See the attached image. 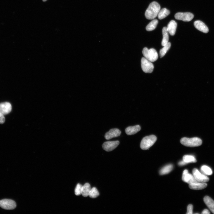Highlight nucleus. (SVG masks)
Masks as SVG:
<instances>
[{"instance_id": "1", "label": "nucleus", "mask_w": 214, "mask_h": 214, "mask_svg": "<svg viewBox=\"0 0 214 214\" xmlns=\"http://www.w3.org/2000/svg\"><path fill=\"white\" fill-rule=\"evenodd\" d=\"M160 9V6L158 3L152 2L145 11V15L146 18L149 20L154 19L157 17Z\"/></svg>"}, {"instance_id": "2", "label": "nucleus", "mask_w": 214, "mask_h": 214, "mask_svg": "<svg viewBox=\"0 0 214 214\" xmlns=\"http://www.w3.org/2000/svg\"><path fill=\"white\" fill-rule=\"evenodd\" d=\"M180 142L184 145L190 147H194L201 146L202 143V140L198 138H184L181 139Z\"/></svg>"}, {"instance_id": "3", "label": "nucleus", "mask_w": 214, "mask_h": 214, "mask_svg": "<svg viewBox=\"0 0 214 214\" xmlns=\"http://www.w3.org/2000/svg\"><path fill=\"white\" fill-rule=\"evenodd\" d=\"M156 140V137L153 135L144 138L140 143V147L141 149L144 150L149 149L154 145Z\"/></svg>"}, {"instance_id": "4", "label": "nucleus", "mask_w": 214, "mask_h": 214, "mask_svg": "<svg viewBox=\"0 0 214 214\" xmlns=\"http://www.w3.org/2000/svg\"><path fill=\"white\" fill-rule=\"evenodd\" d=\"M142 54L145 58L152 62L156 61L158 59V54L155 49L152 48L148 49L144 48L142 51Z\"/></svg>"}, {"instance_id": "5", "label": "nucleus", "mask_w": 214, "mask_h": 214, "mask_svg": "<svg viewBox=\"0 0 214 214\" xmlns=\"http://www.w3.org/2000/svg\"><path fill=\"white\" fill-rule=\"evenodd\" d=\"M141 67L143 71L145 73H152L153 71L154 67L152 62L144 57L141 60Z\"/></svg>"}, {"instance_id": "6", "label": "nucleus", "mask_w": 214, "mask_h": 214, "mask_svg": "<svg viewBox=\"0 0 214 214\" xmlns=\"http://www.w3.org/2000/svg\"><path fill=\"white\" fill-rule=\"evenodd\" d=\"M175 17L178 20L189 22L194 18V15L192 13L189 12H178L175 14Z\"/></svg>"}, {"instance_id": "7", "label": "nucleus", "mask_w": 214, "mask_h": 214, "mask_svg": "<svg viewBox=\"0 0 214 214\" xmlns=\"http://www.w3.org/2000/svg\"><path fill=\"white\" fill-rule=\"evenodd\" d=\"M192 173L194 178L198 182L206 183L208 182L209 180L208 177L201 173L197 169H194L193 170Z\"/></svg>"}, {"instance_id": "8", "label": "nucleus", "mask_w": 214, "mask_h": 214, "mask_svg": "<svg viewBox=\"0 0 214 214\" xmlns=\"http://www.w3.org/2000/svg\"><path fill=\"white\" fill-rule=\"evenodd\" d=\"M16 206V203L13 200L5 199L0 201V207L4 209L13 210Z\"/></svg>"}, {"instance_id": "9", "label": "nucleus", "mask_w": 214, "mask_h": 214, "mask_svg": "<svg viewBox=\"0 0 214 214\" xmlns=\"http://www.w3.org/2000/svg\"><path fill=\"white\" fill-rule=\"evenodd\" d=\"M119 144L120 142L119 141H107L103 143L102 147L105 151L109 152L116 149Z\"/></svg>"}, {"instance_id": "10", "label": "nucleus", "mask_w": 214, "mask_h": 214, "mask_svg": "<svg viewBox=\"0 0 214 214\" xmlns=\"http://www.w3.org/2000/svg\"><path fill=\"white\" fill-rule=\"evenodd\" d=\"M182 179L184 182L189 185L198 182L196 180L193 175L189 173L187 170L184 171Z\"/></svg>"}, {"instance_id": "11", "label": "nucleus", "mask_w": 214, "mask_h": 214, "mask_svg": "<svg viewBox=\"0 0 214 214\" xmlns=\"http://www.w3.org/2000/svg\"><path fill=\"white\" fill-rule=\"evenodd\" d=\"M121 134V131L118 128L111 129L105 135V138L107 140H110L113 138L119 136Z\"/></svg>"}, {"instance_id": "12", "label": "nucleus", "mask_w": 214, "mask_h": 214, "mask_svg": "<svg viewBox=\"0 0 214 214\" xmlns=\"http://www.w3.org/2000/svg\"><path fill=\"white\" fill-rule=\"evenodd\" d=\"M12 110L11 104L8 102L0 103V112L4 115L9 113Z\"/></svg>"}, {"instance_id": "13", "label": "nucleus", "mask_w": 214, "mask_h": 214, "mask_svg": "<svg viewBox=\"0 0 214 214\" xmlns=\"http://www.w3.org/2000/svg\"><path fill=\"white\" fill-rule=\"evenodd\" d=\"M195 27L199 30L207 33L208 32V28L207 26L202 22L201 21H196L194 23Z\"/></svg>"}, {"instance_id": "14", "label": "nucleus", "mask_w": 214, "mask_h": 214, "mask_svg": "<svg viewBox=\"0 0 214 214\" xmlns=\"http://www.w3.org/2000/svg\"><path fill=\"white\" fill-rule=\"evenodd\" d=\"M141 129L140 126L138 125L133 126H129L126 129L125 132L128 135H133L136 134Z\"/></svg>"}, {"instance_id": "15", "label": "nucleus", "mask_w": 214, "mask_h": 214, "mask_svg": "<svg viewBox=\"0 0 214 214\" xmlns=\"http://www.w3.org/2000/svg\"><path fill=\"white\" fill-rule=\"evenodd\" d=\"M177 24L174 20H172L168 24L167 27L169 33L172 36H174L175 33Z\"/></svg>"}, {"instance_id": "16", "label": "nucleus", "mask_w": 214, "mask_h": 214, "mask_svg": "<svg viewBox=\"0 0 214 214\" xmlns=\"http://www.w3.org/2000/svg\"><path fill=\"white\" fill-rule=\"evenodd\" d=\"M207 186V184L204 182H198L189 185V187L190 189L195 190L203 189Z\"/></svg>"}, {"instance_id": "17", "label": "nucleus", "mask_w": 214, "mask_h": 214, "mask_svg": "<svg viewBox=\"0 0 214 214\" xmlns=\"http://www.w3.org/2000/svg\"><path fill=\"white\" fill-rule=\"evenodd\" d=\"M203 200L206 205L211 212L214 214V201L208 196H205Z\"/></svg>"}, {"instance_id": "18", "label": "nucleus", "mask_w": 214, "mask_h": 214, "mask_svg": "<svg viewBox=\"0 0 214 214\" xmlns=\"http://www.w3.org/2000/svg\"><path fill=\"white\" fill-rule=\"evenodd\" d=\"M163 39L161 42V45L164 46L169 42V32L167 30V27H164L162 30Z\"/></svg>"}, {"instance_id": "19", "label": "nucleus", "mask_w": 214, "mask_h": 214, "mask_svg": "<svg viewBox=\"0 0 214 214\" xmlns=\"http://www.w3.org/2000/svg\"><path fill=\"white\" fill-rule=\"evenodd\" d=\"M91 189L90 184L88 183H86L84 185L82 186L81 194L85 197L89 196Z\"/></svg>"}, {"instance_id": "20", "label": "nucleus", "mask_w": 214, "mask_h": 214, "mask_svg": "<svg viewBox=\"0 0 214 214\" xmlns=\"http://www.w3.org/2000/svg\"><path fill=\"white\" fill-rule=\"evenodd\" d=\"M170 13V11L166 8H163L160 10L158 17L159 20H162L166 18Z\"/></svg>"}, {"instance_id": "21", "label": "nucleus", "mask_w": 214, "mask_h": 214, "mask_svg": "<svg viewBox=\"0 0 214 214\" xmlns=\"http://www.w3.org/2000/svg\"><path fill=\"white\" fill-rule=\"evenodd\" d=\"M173 166L172 164H168L162 168L160 171L161 175H164L169 173L173 170Z\"/></svg>"}, {"instance_id": "22", "label": "nucleus", "mask_w": 214, "mask_h": 214, "mask_svg": "<svg viewBox=\"0 0 214 214\" xmlns=\"http://www.w3.org/2000/svg\"><path fill=\"white\" fill-rule=\"evenodd\" d=\"M158 23V21L157 20L154 19L153 20L146 26V30L148 31L154 30L156 28Z\"/></svg>"}, {"instance_id": "23", "label": "nucleus", "mask_w": 214, "mask_h": 214, "mask_svg": "<svg viewBox=\"0 0 214 214\" xmlns=\"http://www.w3.org/2000/svg\"><path fill=\"white\" fill-rule=\"evenodd\" d=\"M171 46V44L170 42H168L165 46H163V47L160 51V56L161 58H162L165 55L170 49Z\"/></svg>"}, {"instance_id": "24", "label": "nucleus", "mask_w": 214, "mask_h": 214, "mask_svg": "<svg viewBox=\"0 0 214 214\" xmlns=\"http://www.w3.org/2000/svg\"><path fill=\"white\" fill-rule=\"evenodd\" d=\"M201 171L203 174L206 175H211L213 173L211 169L206 166H203L201 167Z\"/></svg>"}, {"instance_id": "25", "label": "nucleus", "mask_w": 214, "mask_h": 214, "mask_svg": "<svg viewBox=\"0 0 214 214\" xmlns=\"http://www.w3.org/2000/svg\"><path fill=\"white\" fill-rule=\"evenodd\" d=\"M183 161L187 163H195L196 160L193 156L186 155L183 157Z\"/></svg>"}, {"instance_id": "26", "label": "nucleus", "mask_w": 214, "mask_h": 214, "mask_svg": "<svg viewBox=\"0 0 214 214\" xmlns=\"http://www.w3.org/2000/svg\"><path fill=\"white\" fill-rule=\"evenodd\" d=\"M99 195V192L97 189L95 187H94L91 189L89 196L91 198L95 199Z\"/></svg>"}, {"instance_id": "27", "label": "nucleus", "mask_w": 214, "mask_h": 214, "mask_svg": "<svg viewBox=\"0 0 214 214\" xmlns=\"http://www.w3.org/2000/svg\"><path fill=\"white\" fill-rule=\"evenodd\" d=\"M82 186L79 184H78L75 189V194L76 196H79L81 194Z\"/></svg>"}, {"instance_id": "28", "label": "nucleus", "mask_w": 214, "mask_h": 214, "mask_svg": "<svg viewBox=\"0 0 214 214\" xmlns=\"http://www.w3.org/2000/svg\"><path fill=\"white\" fill-rule=\"evenodd\" d=\"M193 206L192 204H189L187 208V214H192L193 213Z\"/></svg>"}, {"instance_id": "29", "label": "nucleus", "mask_w": 214, "mask_h": 214, "mask_svg": "<svg viewBox=\"0 0 214 214\" xmlns=\"http://www.w3.org/2000/svg\"><path fill=\"white\" fill-rule=\"evenodd\" d=\"M5 121V118L4 115L0 112V124H2L4 123Z\"/></svg>"}, {"instance_id": "30", "label": "nucleus", "mask_w": 214, "mask_h": 214, "mask_svg": "<svg viewBox=\"0 0 214 214\" xmlns=\"http://www.w3.org/2000/svg\"><path fill=\"white\" fill-rule=\"evenodd\" d=\"M187 163L183 161H180L178 163V165L180 166H182L186 164Z\"/></svg>"}, {"instance_id": "31", "label": "nucleus", "mask_w": 214, "mask_h": 214, "mask_svg": "<svg viewBox=\"0 0 214 214\" xmlns=\"http://www.w3.org/2000/svg\"><path fill=\"white\" fill-rule=\"evenodd\" d=\"M209 211L207 209H204L202 212V214H210Z\"/></svg>"}, {"instance_id": "32", "label": "nucleus", "mask_w": 214, "mask_h": 214, "mask_svg": "<svg viewBox=\"0 0 214 214\" xmlns=\"http://www.w3.org/2000/svg\"><path fill=\"white\" fill-rule=\"evenodd\" d=\"M47 1V0H43V1H44V2H45V1Z\"/></svg>"}]
</instances>
